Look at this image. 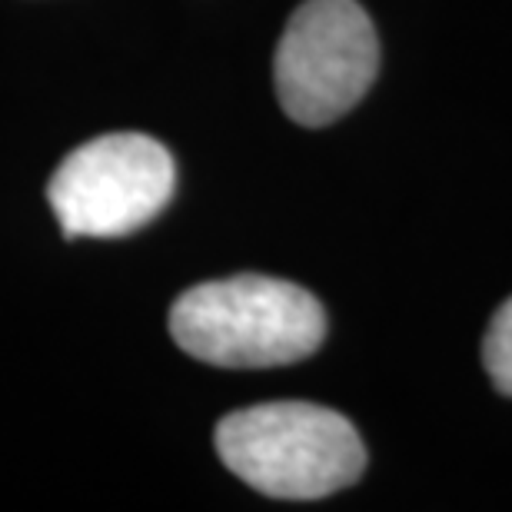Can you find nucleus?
Returning <instances> with one entry per match:
<instances>
[{
    "label": "nucleus",
    "instance_id": "f257e3e1",
    "mask_svg": "<svg viewBox=\"0 0 512 512\" xmlns=\"http://www.w3.org/2000/svg\"><path fill=\"white\" fill-rule=\"evenodd\" d=\"M170 336L183 353L223 370L290 366L323 346L326 313L290 280L240 273L177 296Z\"/></svg>",
    "mask_w": 512,
    "mask_h": 512
},
{
    "label": "nucleus",
    "instance_id": "7ed1b4c3",
    "mask_svg": "<svg viewBox=\"0 0 512 512\" xmlns=\"http://www.w3.org/2000/svg\"><path fill=\"white\" fill-rule=\"evenodd\" d=\"M380 70V40L356 0H306L286 20L273 60L283 114L326 127L360 104Z\"/></svg>",
    "mask_w": 512,
    "mask_h": 512
},
{
    "label": "nucleus",
    "instance_id": "20e7f679",
    "mask_svg": "<svg viewBox=\"0 0 512 512\" xmlns=\"http://www.w3.org/2000/svg\"><path fill=\"white\" fill-rule=\"evenodd\" d=\"M177 190L170 150L147 133H107L70 150L47 183L67 240L127 237L147 227Z\"/></svg>",
    "mask_w": 512,
    "mask_h": 512
},
{
    "label": "nucleus",
    "instance_id": "f03ea898",
    "mask_svg": "<svg viewBox=\"0 0 512 512\" xmlns=\"http://www.w3.org/2000/svg\"><path fill=\"white\" fill-rule=\"evenodd\" d=\"M217 453L230 473L273 499L333 496L366 469L350 419L316 403H260L223 416Z\"/></svg>",
    "mask_w": 512,
    "mask_h": 512
},
{
    "label": "nucleus",
    "instance_id": "39448f33",
    "mask_svg": "<svg viewBox=\"0 0 512 512\" xmlns=\"http://www.w3.org/2000/svg\"><path fill=\"white\" fill-rule=\"evenodd\" d=\"M483 366L503 396H512V296L499 306L483 336Z\"/></svg>",
    "mask_w": 512,
    "mask_h": 512
}]
</instances>
